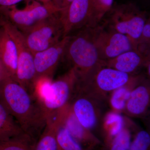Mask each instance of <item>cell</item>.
Returning <instances> with one entry per match:
<instances>
[{"label": "cell", "instance_id": "19", "mask_svg": "<svg viewBox=\"0 0 150 150\" xmlns=\"http://www.w3.org/2000/svg\"><path fill=\"white\" fill-rule=\"evenodd\" d=\"M119 112L111 110L103 118V129L104 135V145L106 146L127 125L129 121Z\"/></svg>", "mask_w": 150, "mask_h": 150}, {"label": "cell", "instance_id": "24", "mask_svg": "<svg viewBox=\"0 0 150 150\" xmlns=\"http://www.w3.org/2000/svg\"><path fill=\"white\" fill-rule=\"evenodd\" d=\"M114 0H91V15L88 27H95L112 7Z\"/></svg>", "mask_w": 150, "mask_h": 150}, {"label": "cell", "instance_id": "17", "mask_svg": "<svg viewBox=\"0 0 150 150\" xmlns=\"http://www.w3.org/2000/svg\"><path fill=\"white\" fill-rule=\"evenodd\" d=\"M146 58L136 50L126 51L117 57L104 61L107 67L129 74L144 66Z\"/></svg>", "mask_w": 150, "mask_h": 150}, {"label": "cell", "instance_id": "4", "mask_svg": "<svg viewBox=\"0 0 150 150\" xmlns=\"http://www.w3.org/2000/svg\"><path fill=\"white\" fill-rule=\"evenodd\" d=\"M134 76L107 67L101 60L84 80L78 81L76 88L104 103L112 91L128 83Z\"/></svg>", "mask_w": 150, "mask_h": 150}, {"label": "cell", "instance_id": "25", "mask_svg": "<svg viewBox=\"0 0 150 150\" xmlns=\"http://www.w3.org/2000/svg\"><path fill=\"white\" fill-rule=\"evenodd\" d=\"M135 132L129 150H150V134L149 131L139 128Z\"/></svg>", "mask_w": 150, "mask_h": 150}, {"label": "cell", "instance_id": "13", "mask_svg": "<svg viewBox=\"0 0 150 150\" xmlns=\"http://www.w3.org/2000/svg\"><path fill=\"white\" fill-rule=\"evenodd\" d=\"M150 108V81L143 78L131 91L123 112L130 118H144Z\"/></svg>", "mask_w": 150, "mask_h": 150}, {"label": "cell", "instance_id": "31", "mask_svg": "<svg viewBox=\"0 0 150 150\" xmlns=\"http://www.w3.org/2000/svg\"><path fill=\"white\" fill-rule=\"evenodd\" d=\"M38 2L44 4H53V0H34Z\"/></svg>", "mask_w": 150, "mask_h": 150}, {"label": "cell", "instance_id": "22", "mask_svg": "<svg viewBox=\"0 0 150 150\" xmlns=\"http://www.w3.org/2000/svg\"><path fill=\"white\" fill-rule=\"evenodd\" d=\"M137 125L129 120L128 124L106 146L105 150H129L131 142V129L134 130Z\"/></svg>", "mask_w": 150, "mask_h": 150}, {"label": "cell", "instance_id": "16", "mask_svg": "<svg viewBox=\"0 0 150 150\" xmlns=\"http://www.w3.org/2000/svg\"><path fill=\"white\" fill-rule=\"evenodd\" d=\"M65 116V110L63 108L53 119L47 121L45 129L35 142L33 150H58L57 131Z\"/></svg>", "mask_w": 150, "mask_h": 150}, {"label": "cell", "instance_id": "9", "mask_svg": "<svg viewBox=\"0 0 150 150\" xmlns=\"http://www.w3.org/2000/svg\"><path fill=\"white\" fill-rule=\"evenodd\" d=\"M94 41L100 60H110L134 50V44L128 36L110 29L94 28Z\"/></svg>", "mask_w": 150, "mask_h": 150}, {"label": "cell", "instance_id": "14", "mask_svg": "<svg viewBox=\"0 0 150 150\" xmlns=\"http://www.w3.org/2000/svg\"><path fill=\"white\" fill-rule=\"evenodd\" d=\"M17 65L16 44L4 27L0 15V71L15 80Z\"/></svg>", "mask_w": 150, "mask_h": 150}, {"label": "cell", "instance_id": "7", "mask_svg": "<svg viewBox=\"0 0 150 150\" xmlns=\"http://www.w3.org/2000/svg\"><path fill=\"white\" fill-rule=\"evenodd\" d=\"M60 10L53 4H44L33 0L23 9L16 5L0 7V13L23 33Z\"/></svg>", "mask_w": 150, "mask_h": 150}, {"label": "cell", "instance_id": "6", "mask_svg": "<svg viewBox=\"0 0 150 150\" xmlns=\"http://www.w3.org/2000/svg\"><path fill=\"white\" fill-rule=\"evenodd\" d=\"M107 14L108 27L128 36L134 44L141 40L146 19L136 6L131 4L116 6Z\"/></svg>", "mask_w": 150, "mask_h": 150}, {"label": "cell", "instance_id": "5", "mask_svg": "<svg viewBox=\"0 0 150 150\" xmlns=\"http://www.w3.org/2000/svg\"><path fill=\"white\" fill-rule=\"evenodd\" d=\"M1 18L4 27L16 44L18 65L15 80L33 94L36 82L33 54L28 47L22 33L2 15Z\"/></svg>", "mask_w": 150, "mask_h": 150}, {"label": "cell", "instance_id": "20", "mask_svg": "<svg viewBox=\"0 0 150 150\" xmlns=\"http://www.w3.org/2000/svg\"><path fill=\"white\" fill-rule=\"evenodd\" d=\"M25 134L18 123L0 103V139Z\"/></svg>", "mask_w": 150, "mask_h": 150}, {"label": "cell", "instance_id": "30", "mask_svg": "<svg viewBox=\"0 0 150 150\" xmlns=\"http://www.w3.org/2000/svg\"><path fill=\"white\" fill-rule=\"evenodd\" d=\"M144 66L146 67L148 79L150 81V58H146Z\"/></svg>", "mask_w": 150, "mask_h": 150}, {"label": "cell", "instance_id": "10", "mask_svg": "<svg viewBox=\"0 0 150 150\" xmlns=\"http://www.w3.org/2000/svg\"><path fill=\"white\" fill-rule=\"evenodd\" d=\"M69 103L75 117L84 127L91 131L96 128L102 117L103 102L76 88Z\"/></svg>", "mask_w": 150, "mask_h": 150}, {"label": "cell", "instance_id": "21", "mask_svg": "<svg viewBox=\"0 0 150 150\" xmlns=\"http://www.w3.org/2000/svg\"><path fill=\"white\" fill-rule=\"evenodd\" d=\"M65 117L57 131L58 150H93L85 147L72 136L65 126Z\"/></svg>", "mask_w": 150, "mask_h": 150}, {"label": "cell", "instance_id": "15", "mask_svg": "<svg viewBox=\"0 0 150 150\" xmlns=\"http://www.w3.org/2000/svg\"><path fill=\"white\" fill-rule=\"evenodd\" d=\"M64 124L72 136L86 147L93 150L101 142L93 134L84 127L75 117L71 109L69 103L67 109Z\"/></svg>", "mask_w": 150, "mask_h": 150}, {"label": "cell", "instance_id": "8", "mask_svg": "<svg viewBox=\"0 0 150 150\" xmlns=\"http://www.w3.org/2000/svg\"><path fill=\"white\" fill-rule=\"evenodd\" d=\"M60 11L45 19L29 31L23 33L25 43L33 54L54 46L64 38Z\"/></svg>", "mask_w": 150, "mask_h": 150}, {"label": "cell", "instance_id": "1", "mask_svg": "<svg viewBox=\"0 0 150 150\" xmlns=\"http://www.w3.org/2000/svg\"><path fill=\"white\" fill-rule=\"evenodd\" d=\"M0 103L26 136L36 142L47 124L42 105L14 79L0 71Z\"/></svg>", "mask_w": 150, "mask_h": 150}, {"label": "cell", "instance_id": "3", "mask_svg": "<svg viewBox=\"0 0 150 150\" xmlns=\"http://www.w3.org/2000/svg\"><path fill=\"white\" fill-rule=\"evenodd\" d=\"M94 27H86L70 35L64 56L77 75L78 81L84 80L101 60L94 41Z\"/></svg>", "mask_w": 150, "mask_h": 150}, {"label": "cell", "instance_id": "2", "mask_svg": "<svg viewBox=\"0 0 150 150\" xmlns=\"http://www.w3.org/2000/svg\"><path fill=\"white\" fill-rule=\"evenodd\" d=\"M78 81L76 71L71 68L55 80H41L36 83L34 93L42 105L47 121L69 103Z\"/></svg>", "mask_w": 150, "mask_h": 150}, {"label": "cell", "instance_id": "11", "mask_svg": "<svg viewBox=\"0 0 150 150\" xmlns=\"http://www.w3.org/2000/svg\"><path fill=\"white\" fill-rule=\"evenodd\" d=\"M70 35L63 38L54 46L33 54L36 83L41 80L53 81L56 68L64 56Z\"/></svg>", "mask_w": 150, "mask_h": 150}, {"label": "cell", "instance_id": "27", "mask_svg": "<svg viewBox=\"0 0 150 150\" xmlns=\"http://www.w3.org/2000/svg\"><path fill=\"white\" fill-rule=\"evenodd\" d=\"M23 0H0V7L15 6Z\"/></svg>", "mask_w": 150, "mask_h": 150}, {"label": "cell", "instance_id": "23", "mask_svg": "<svg viewBox=\"0 0 150 150\" xmlns=\"http://www.w3.org/2000/svg\"><path fill=\"white\" fill-rule=\"evenodd\" d=\"M35 143L25 134L0 139V150H33Z\"/></svg>", "mask_w": 150, "mask_h": 150}, {"label": "cell", "instance_id": "18", "mask_svg": "<svg viewBox=\"0 0 150 150\" xmlns=\"http://www.w3.org/2000/svg\"><path fill=\"white\" fill-rule=\"evenodd\" d=\"M143 78L142 76L134 75L128 83L115 90L110 94L108 100L112 110L119 113L123 112L131 91Z\"/></svg>", "mask_w": 150, "mask_h": 150}, {"label": "cell", "instance_id": "26", "mask_svg": "<svg viewBox=\"0 0 150 150\" xmlns=\"http://www.w3.org/2000/svg\"><path fill=\"white\" fill-rule=\"evenodd\" d=\"M74 0H53V4L59 9L62 10L67 6Z\"/></svg>", "mask_w": 150, "mask_h": 150}, {"label": "cell", "instance_id": "28", "mask_svg": "<svg viewBox=\"0 0 150 150\" xmlns=\"http://www.w3.org/2000/svg\"><path fill=\"white\" fill-rule=\"evenodd\" d=\"M150 39V23H146L142 32L141 38Z\"/></svg>", "mask_w": 150, "mask_h": 150}, {"label": "cell", "instance_id": "29", "mask_svg": "<svg viewBox=\"0 0 150 150\" xmlns=\"http://www.w3.org/2000/svg\"><path fill=\"white\" fill-rule=\"evenodd\" d=\"M143 118L144 119L145 124L146 127V130H147L150 134V110L146 116Z\"/></svg>", "mask_w": 150, "mask_h": 150}, {"label": "cell", "instance_id": "12", "mask_svg": "<svg viewBox=\"0 0 150 150\" xmlns=\"http://www.w3.org/2000/svg\"><path fill=\"white\" fill-rule=\"evenodd\" d=\"M91 0H74L60 11L64 38L88 27L91 15Z\"/></svg>", "mask_w": 150, "mask_h": 150}, {"label": "cell", "instance_id": "32", "mask_svg": "<svg viewBox=\"0 0 150 150\" xmlns=\"http://www.w3.org/2000/svg\"><path fill=\"white\" fill-rule=\"evenodd\" d=\"M0 70H1V67H0Z\"/></svg>", "mask_w": 150, "mask_h": 150}]
</instances>
